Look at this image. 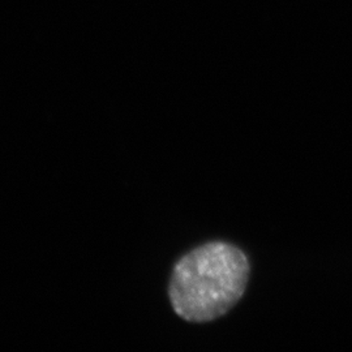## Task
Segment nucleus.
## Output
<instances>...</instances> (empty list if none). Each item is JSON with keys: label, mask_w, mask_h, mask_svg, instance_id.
Returning <instances> with one entry per match:
<instances>
[{"label": "nucleus", "mask_w": 352, "mask_h": 352, "mask_svg": "<svg viewBox=\"0 0 352 352\" xmlns=\"http://www.w3.org/2000/svg\"><path fill=\"white\" fill-rule=\"evenodd\" d=\"M251 264L239 247L209 241L176 263L168 285L173 309L188 322H210L231 311L243 298Z\"/></svg>", "instance_id": "obj_1"}]
</instances>
